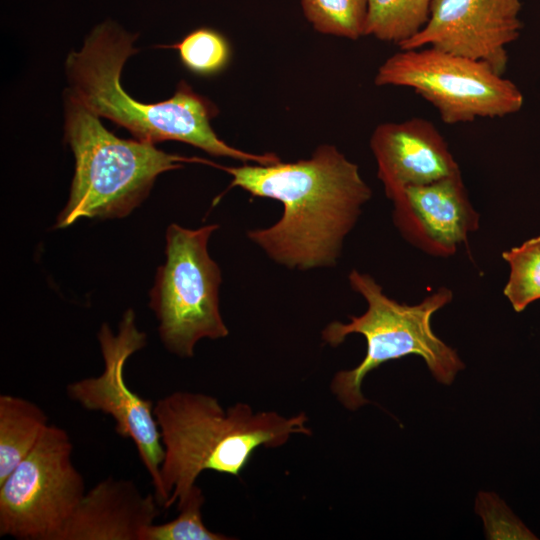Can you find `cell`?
<instances>
[{
    "label": "cell",
    "mask_w": 540,
    "mask_h": 540,
    "mask_svg": "<svg viewBox=\"0 0 540 540\" xmlns=\"http://www.w3.org/2000/svg\"><path fill=\"white\" fill-rule=\"evenodd\" d=\"M219 168L232 176L228 189L239 187L254 197L281 202V218L270 227L247 231V237L289 269L334 266L372 196L358 165L330 144L295 162Z\"/></svg>",
    "instance_id": "6da1fadb"
},
{
    "label": "cell",
    "mask_w": 540,
    "mask_h": 540,
    "mask_svg": "<svg viewBox=\"0 0 540 540\" xmlns=\"http://www.w3.org/2000/svg\"><path fill=\"white\" fill-rule=\"evenodd\" d=\"M163 460L161 507L180 503L206 470L239 477L260 447L278 448L293 435L312 434L301 412L286 417L243 402L224 408L214 396L175 391L154 404Z\"/></svg>",
    "instance_id": "7a4b0ae2"
},
{
    "label": "cell",
    "mask_w": 540,
    "mask_h": 540,
    "mask_svg": "<svg viewBox=\"0 0 540 540\" xmlns=\"http://www.w3.org/2000/svg\"><path fill=\"white\" fill-rule=\"evenodd\" d=\"M135 35L106 21L93 29L82 49L66 60L68 93L97 116L126 128L137 140L155 144L180 141L216 157L245 163L273 164L275 153L254 154L232 147L220 139L211 120L219 113L207 98L181 81L168 100L146 104L133 99L122 88L121 71L133 48Z\"/></svg>",
    "instance_id": "3957f363"
},
{
    "label": "cell",
    "mask_w": 540,
    "mask_h": 540,
    "mask_svg": "<svg viewBox=\"0 0 540 540\" xmlns=\"http://www.w3.org/2000/svg\"><path fill=\"white\" fill-rule=\"evenodd\" d=\"M352 290L367 303L366 311L350 316L348 323L332 321L322 330L325 343L336 347L347 336L360 334L366 339V355L353 369L338 371L331 381V391L348 410H357L368 403L361 385L369 372L380 365L418 355L425 361L434 378L450 385L465 365L456 350L433 332L432 316L449 304L453 292L442 286L417 304L400 303L387 296L383 287L367 273L353 269L348 275Z\"/></svg>",
    "instance_id": "277c9868"
},
{
    "label": "cell",
    "mask_w": 540,
    "mask_h": 540,
    "mask_svg": "<svg viewBox=\"0 0 540 540\" xmlns=\"http://www.w3.org/2000/svg\"><path fill=\"white\" fill-rule=\"evenodd\" d=\"M65 138L74 153L75 173L56 228L68 227L83 217H125L148 196L161 173L178 169L183 162L214 165L166 153L152 143L119 138L70 93L65 101Z\"/></svg>",
    "instance_id": "5b68a950"
},
{
    "label": "cell",
    "mask_w": 540,
    "mask_h": 540,
    "mask_svg": "<svg viewBox=\"0 0 540 540\" xmlns=\"http://www.w3.org/2000/svg\"><path fill=\"white\" fill-rule=\"evenodd\" d=\"M218 228L172 223L166 231V261L157 269L149 306L163 346L178 357H193L202 339L229 334L219 307L221 270L208 253V240Z\"/></svg>",
    "instance_id": "8992f818"
},
{
    "label": "cell",
    "mask_w": 540,
    "mask_h": 540,
    "mask_svg": "<svg viewBox=\"0 0 540 540\" xmlns=\"http://www.w3.org/2000/svg\"><path fill=\"white\" fill-rule=\"evenodd\" d=\"M374 83L413 89L447 124L504 117L523 103L514 83L488 63L433 47L399 49L378 68Z\"/></svg>",
    "instance_id": "52a82bcc"
},
{
    "label": "cell",
    "mask_w": 540,
    "mask_h": 540,
    "mask_svg": "<svg viewBox=\"0 0 540 540\" xmlns=\"http://www.w3.org/2000/svg\"><path fill=\"white\" fill-rule=\"evenodd\" d=\"M68 432L49 424L31 452L0 483V536L59 540L86 493Z\"/></svg>",
    "instance_id": "ba28073f"
},
{
    "label": "cell",
    "mask_w": 540,
    "mask_h": 540,
    "mask_svg": "<svg viewBox=\"0 0 540 540\" xmlns=\"http://www.w3.org/2000/svg\"><path fill=\"white\" fill-rule=\"evenodd\" d=\"M135 320L134 311L128 309L123 314L116 334L107 323L102 324L97 334L104 362L102 373L69 383L66 394L83 409L110 416L114 421L115 432L134 442L159 503L160 467L164 452L153 412L154 404L150 399L133 392L124 377L128 359L147 344V335L137 328Z\"/></svg>",
    "instance_id": "9c48e42d"
},
{
    "label": "cell",
    "mask_w": 540,
    "mask_h": 540,
    "mask_svg": "<svg viewBox=\"0 0 540 540\" xmlns=\"http://www.w3.org/2000/svg\"><path fill=\"white\" fill-rule=\"evenodd\" d=\"M521 0H431L425 27L399 49L433 47L506 70V46L519 35Z\"/></svg>",
    "instance_id": "30bf717a"
},
{
    "label": "cell",
    "mask_w": 540,
    "mask_h": 540,
    "mask_svg": "<svg viewBox=\"0 0 540 540\" xmlns=\"http://www.w3.org/2000/svg\"><path fill=\"white\" fill-rule=\"evenodd\" d=\"M393 222L412 246L434 257L454 255L480 227L461 172L435 182L409 186L395 196Z\"/></svg>",
    "instance_id": "8fae6325"
},
{
    "label": "cell",
    "mask_w": 540,
    "mask_h": 540,
    "mask_svg": "<svg viewBox=\"0 0 540 540\" xmlns=\"http://www.w3.org/2000/svg\"><path fill=\"white\" fill-rule=\"evenodd\" d=\"M370 148L377 176L390 200L409 186L461 172L442 134L420 117L379 124L371 135Z\"/></svg>",
    "instance_id": "7c38bea8"
},
{
    "label": "cell",
    "mask_w": 540,
    "mask_h": 540,
    "mask_svg": "<svg viewBox=\"0 0 540 540\" xmlns=\"http://www.w3.org/2000/svg\"><path fill=\"white\" fill-rule=\"evenodd\" d=\"M159 507L133 480L109 476L86 491L59 540H140Z\"/></svg>",
    "instance_id": "4fadbf2b"
},
{
    "label": "cell",
    "mask_w": 540,
    "mask_h": 540,
    "mask_svg": "<svg viewBox=\"0 0 540 540\" xmlns=\"http://www.w3.org/2000/svg\"><path fill=\"white\" fill-rule=\"evenodd\" d=\"M48 425L45 411L36 403L0 395V483L31 452Z\"/></svg>",
    "instance_id": "5bb4252c"
},
{
    "label": "cell",
    "mask_w": 540,
    "mask_h": 540,
    "mask_svg": "<svg viewBox=\"0 0 540 540\" xmlns=\"http://www.w3.org/2000/svg\"><path fill=\"white\" fill-rule=\"evenodd\" d=\"M430 7L431 0H367L364 35L400 47L425 27Z\"/></svg>",
    "instance_id": "9a60e30c"
},
{
    "label": "cell",
    "mask_w": 540,
    "mask_h": 540,
    "mask_svg": "<svg viewBox=\"0 0 540 540\" xmlns=\"http://www.w3.org/2000/svg\"><path fill=\"white\" fill-rule=\"evenodd\" d=\"M501 256L509 266L503 294L515 312H522L540 299V236L503 251Z\"/></svg>",
    "instance_id": "2e32d148"
},
{
    "label": "cell",
    "mask_w": 540,
    "mask_h": 540,
    "mask_svg": "<svg viewBox=\"0 0 540 540\" xmlns=\"http://www.w3.org/2000/svg\"><path fill=\"white\" fill-rule=\"evenodd\" d=\"M300 3L316 31L351 40L365 36L367 0H300Z\"/></svg>",
    "instance_id": "e0dca14e"
},
{
    "label": "cell",
    "mask_w": 540,
    "mask_h": 540,
    "mask_svg": "<svg viewBox=\"0 0 540 540\" xmlns=\"http://www.w3.org/2000/svg\"><path fill=\"white\" fill-rule=\"evenodd\" d=\"M205 502L202 489L195 484L177 504L179 514L171 521L146 527L140 540H230L233 537L209 530L202 519Z\"/></svg>",
    "instance_id": "ac0fdd59"
},
{
    "label": "cell",
    "mask_w": 540,
    "mask_h": 540,
    "mask_svg": "<svg viewBox=\"0 0 540 540\" xmlns=\"http://www.w3.org/2000/svg\"><path fill=\"white\" fill-rule=\"evenodd\" d=\"M182 64L192 73L211 76L225 69L231 49L227 39L218 31L202 27L187 34L173 45Z\"/></svg>",
    "instance_id": "d6986e66"
}]
</instances>
